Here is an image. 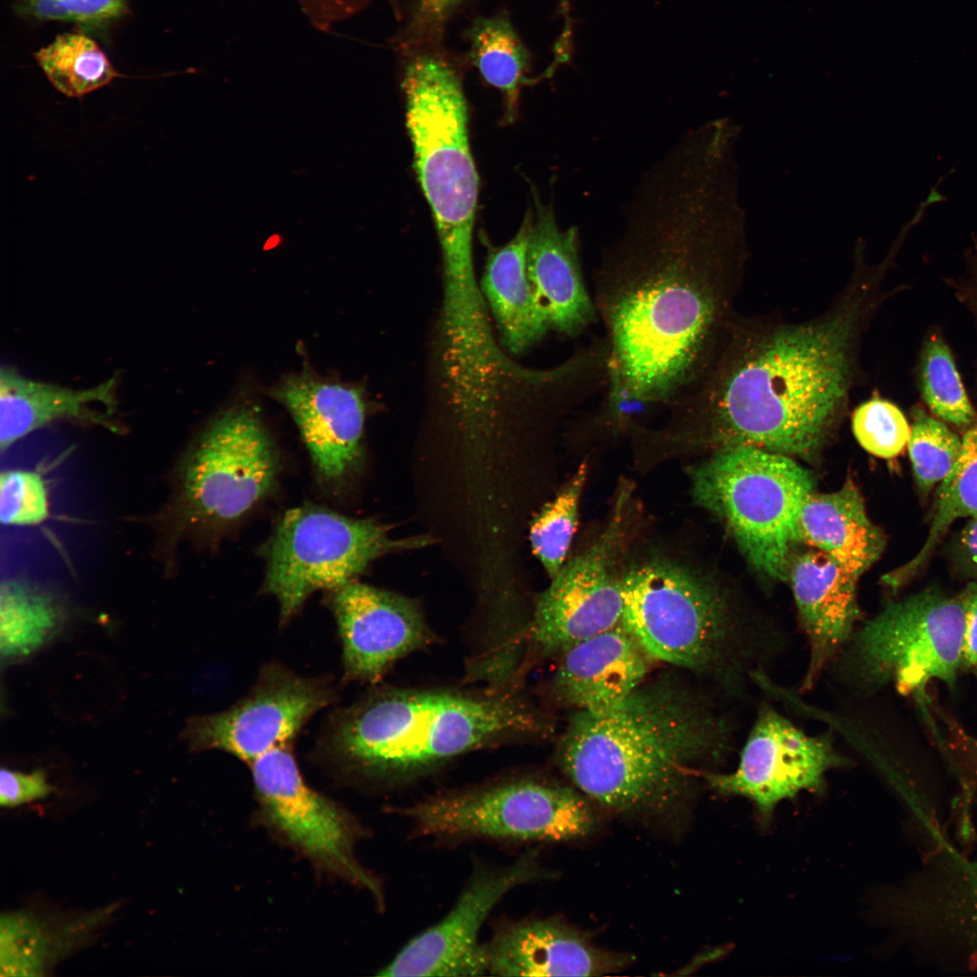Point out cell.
I'll list each match as a JSON object with an SVG mask.
<instances>
[{
	"label": "cell",
	"mask_w": 977,
	"mask_h": 977,
	"mask_svg": "<svg viewBox=\"0 0 977 977\" xmlns=\"http://www.w3.org/2000/svg\"><path fill=\"white\" fill-rule=\"evenodd\" d=\"M963 629L961 599L934 591L911 595L854 631L839 653L840 673L862 691L891 683L909 695L933 678L951 685L961 667Z\"/></svg>",
	"instance_id": "cell-8"
},
{
	"label": "cell",
	"mask_w": 977,
	"mask_h": 977,
	"mask_svg": "<svg viewBox=\"0 0 977 977\" xmlns=\"http://www.w3.org/2000/svg\"><path fill=\"white\" fill-rule=\"evenodd\" d=\"M621 625L651 659L739 682L751 678L756 646L734 621L715 586L667 560L622 575Z\"/></svg>",
	"instance_id": "cell-5"
},
{
	"label": "cell",
	"mask_w": 977,
	"mask_h": 977,
	"mask_svg": "<svg viewBox=\"0 0 977 977\" xmlns=\"http://www.w3.org/2000/svg\"><path fill=\"white\" fill-rule=\"evenodd\" d=\"M484 947L487 974L494 976H600L628 963L550 918L502 921Z\"/></svg>",
	"instance_id": "cell-19"
},
{
	"label": "cell",
	"mask_w": 977,
	"mask_h": 977,
	"mask_svg": "<svg viewBox=\"0 0 977 977\" xmlns=\"http://www.w3.org/2000/svg\"><path fill=\"white\" fill-rule=\"evenodd\" d=\"M325 1V0H324Z\"/></svg>",
	"instance_id": "cell-42"
},
{
	"label": "cell",
	"mask_w": 977,
	"mask_h": 977,
	"mask_svg": "<svg viewBox=\"0 0 977 977\" xmlns=\"http://www.w3.org/2000/svg\"><path fill=\"white\" fill-rule=\"evenodd\" d=\"M426 538L395 539L380 524L318 507L288 510L266 548L267 592L288 622L318 590L332 591L361 574L376 558L419 548Z\"/></svg>",
	"instance_id": "cell-10"
},
{
	"label": "cell",
	"mask_w": 977,
	"mask_h": 977,
	"mask_svg": "<svg viewBox=\"0 0 977 977\" xmlns=\"http://www.w3.org/2000/svg\"><path fill=\"white\" fill-rule=\"evenodd\" d=\"M49 515L42 477L33 471L7 470L0 477V520L6 526H32Z\"/></svg>",
	"instance_id": "cell-34"
},
{
	"label": "cell",
	"mask_w": 977,
	"mask_h": 977,
	"mask_svg": "<svg viewBox=\"0 0 977 977\" xmlns=\"http://www.w3.org/2000/svg\"><path fill=\"white\" fill-rule=\"evenodd\" d=\"M941 482L924 545L908 563L884 577V582L892 588L905 583L924 566L953 521L960 517H977V425L964 434L960 457Z\"/></svg>",
	"instance_id": "cell-28"
},
{
	"label": "cell",
	"mask_w": 977,
	"mask_h": 977,
	"mask_svg": "<svg viewBox=\"0 0 977 977\" xmlns=\"http://www.w3.org/2000/svg\"><path fill=\"white\" fill-rule=\"evenodd\" d=\"M726 719L680 681L641 684L617 706L576 711L559 745L564 774L583 794L628 814L666 815L697 768L729 745Z\"/></svg>",
	"instance_id": "cell-3"
},
{
	"label": "cell",
	"mask_w": 977,
	"mask_h": 977,
	"mask_svg": "<svg viewBox=\"0 0 977 977\" xmlns=\"http://www.w3.org/2000/svg\"><path fill=\"white\" fill-rule=\"evenodd\" d=\"M62 620L58 602L47 593L19 580H6L0 590L2 658L15 660L38 650Z\"/></svg>",
	"instance_id": "cell-26"
},
{
	"label": "cell",
	"mask_w": 977,
	"mask_h": 977,
	"mask_svg": "<svg viewBox=\"0 0 977 977\" xmlns=\"http://www.w3.org/2000/svg\"><path fill=\"white\" fill-rule=\"evenodd\" d=\"M716 174L682 136L639 181L592 275L607 382L662 410L705 377L736 317L740 274L718 232Z\"/></svg>",
	"instance_id": "cell-1"
},
{
	"label": "cell",
	"mask_w": 977,
	"mask_h": 977,
	"mask_svg": "<svg viewBox=\"0 0 977 977\" xmlns=\"http://www.w3.org/2000/svg\"><path fill=\"white\" fill-rule=\"evenodd\" d=\"M335 695L325 678L269 664L246 697L224 711L189 719L182 737L192 751L221 750L249 764L273 748L291 745Z\"/></svg>",
	"instance_id": "cell-15"
},
{
	"label": "cell",
	"mask_w": 977,
	"mask_h": 977,
	"mask_svg": "<svg viewBox=\"0 0 977 977\" xmlns=\"http://www.w3.org/2000/svg\"><path fill=\"white\" fill-rule=\"evenodd\" d=\"M532 223L529 210L515 237L488 254L482 280L503 342L514 353L533 346L550 329L527 275Z\"/></svg>",
	"instance_id": "cell-25"
},
{
	"label": "cell",
	"mask_w": 977,
	"mask_h": 977,
	"mask_svg": "<svg viewBox=\"0 0 977 977\" xmlns=\"http://www.w3.org/2000/svg\"><path fill=\"white\" fill-rule=\"evenodd\" d=\"M801 542L859 577L881 555L885 536L868 518L858 488L847 481L830 493H811L800 516Z\"/></svg>",
	"instance_id": "cell-24"
},
{
	"label": "cell",
	"mask_w": 977,
	"mask_h": 977,
	"mask_svg": "<svg viewBox=\"0 0 977 977\" xmlns=\"http://www.w3.org/2000/svg\"><path fill=\"white\" fill-rule=\"evenodd\" d=\"M907 447L915 479L923 492H928L954 467L962 441L944 422L917 412Z\"/></svg>",
	"instance_id": "cell-32"
},
{
	"label": "cell",
	"mask_w": 977,
	"mask_h": 977,
	"mask_svg": "<svg viewBox=\"0 0 977 977\" xmlns=\"http://www.w3.org/2000/svg\"><path fill=\"white\" fill-rule=\"evenodd\" d=\"M539 717L507 691L370 694L334 713L320 745L337 771L384 779L426 769L498 738L535 733Z\"/></svg>",
	"instance_id": "cell-4"
},
{
	"label": "cell",
	"mask_w": 977,
	"mask_h": 977,
	"mask_svg": "<svg viewBox=\"0 0 977 977\" xmlns=\"http://www.w3.org/2000/svg\"><path fill=\"white\" fill-rule=\"evenodd\" d=\"M626 497L601 536L564 563L536 601L526 637L540 651L559 654L616 627L622 616V575L617 557L623 536Z\"/></svg>",
	"instance_id": "cell-13"
},
{
	"label": "cell",
	"mask_w": 977,
	"mask_h": 977,
	"mask_svg": "<svg viewBox=\"0 0 977 977\" xmlns=\"http://www.w3.org/2000/svg\"><path fill=\"white\" fill-rule=\"evenodd\" d=\"M535 205L527 275L549 328L574 339L599 320L593 294L583 280L579 232L574 226L561 229L553 207L536 196Z\"/></svg>",
	"instance_id": "cell-21"
},
{
	"label": "cell",
	"mask_w": 977,
	"mask_h": 977,
	"mask_svg": "<svg viewBox=\"0 0 977 977\" xmlns=\"http://www.w3.org/2000/svg\"><path fill=\"white\" fill-rule=\"evenodd\" d=\"M545 877L534 850L505 864H477L450 911L410 940L377 975L487 974L484 942L479 939L485 922L508 893Z\"/></svg>",
	"instance_id": "cell-14"
},
{
	"label": "cell",
	"mask_w": 977,
	"mask_h": 977,
	"mask_svg": "<svg viewBox=\"0 0 977 977\" xmlns=\"http://www.w3.org/2000/svg\"><path fill=\"white\" fill-rule=\"evenodd\" d=\"M272 393L295 422L320 478L341 482L361 451L365 418L361 391L302 373L289 376Z\"/></svg>",
	"instance_id": "cell-18"
},
{
	"label": "cell",
	"mask_w": 977,
	"mask_h": 977,
	"mask_svg": "<svg viewBox=\"0 0 977 977\" xmlns=\"http://www.w3.org/2000/svg\"><path fill=\"white\" fill-rule=\"evenodd\" d=\"M959 550L963 563L970 571L977 574V517H971L964 526L960 541Z\"/></svg>",
	"instance_id": "cell-39"
},
{
	"label": "cell",
	"mask_w": 977,
	"mask_h": 977,
	"mask_svg": "<svg viewBox=\"0 0 977 977\" xmlns=\"http://www.w3.org/2000/svg\"><path fill=\"white\" fill-rule=\"evenodd\" d=\"M402 87L414 168L434 217L448 275L469 279L479 182L461 82L443 58L422 53L408 63Z\"/></svg>",
	"instance_id": "cell-6"
},
{
	"label": "cell",
	"mask_w": 977,
	"mask_h": 977,
	"mask_svg": "<svg viewBox=\"0 0 977 977\" xmlns=\"http://www.w3.org/2000/svg\"><path fill=\"white\" fill-rule=\"evenodd\" d=\"M872 297L869 281L859 276L808 321L736 316L705 377L667 410L659 430L664 441L785 455L818 449L847 406Z\"/></svg>",
	"instance_id": "cell-2"
},
{
	"label": "cell",
	"mask_w": 977,
	"mask_h": 977,
	"mask_svg": "<svg viewBox=\"0 0 977 977\" xmlns=\"http://www.w3.org/2000/svg\"><path fill=\"white\" fill-rule=\"evenodd\" d=\"M39 18L100 24L120 16L128 0H24Z\"/></svg>",
	"instance_id": "cell-35"
},
{
	"label": "cell",
	"mask_w": 977,
	"mask_h": 977,
	"mask_svg": "<svg viewBox=\"0 0 977 977\" xmlns=\"http://www.w3.org/2000/svg\"><path fill=\"white\" fill-rule=\"evenodd\" d=\"M35 59L53 87L71 98L100 89L118 76L103 51L82 33L58 35Z\"/></svg>",
	"instance_id": "cell-29"
},
{
	"label": "cell",
	"mask_w": 977,
	"mask_h": 977,
	"mask_svg": "<svg viewBox=\"0 0 977 977\" xmlns=\"http://www.w3.org/2000/svg\"><path fill=\"white\" fill-rule=\"evenodd\" d=\"M970 296L972 308L977 313V254L974 256V280L971 286Z\"/></svg>",
	"instance_id": "cell-40"
},
{
	"label": "cell",
	"mask_w": 977,
	"mask_h": 977,
	"mask_svg": "<svg viewBox=\"0 0 977 977\" xmlns=\"http://www.w3.org/2000/svg\"><path fill=\"white\" fill-rule=\"evenodd\" d=\"M696 502L724 523L760 573L787 577L801 542L800 516L814 491L811 472L789 455L735 445L715 450L690 470Z\"/></svg>",
	"instance_id": "cell-7"
},
{
	"label": "cell",
	"mask_w": 977,
	"mask_h": 977,
	"mask_svg": "<svg viewBox=\"0 0 977 977\" xmlns=\"http://www.w3.org/2000/svg\"><path fill=\"white\" fill-rule=\"evenodd\" d=\"M558 655L555 694L565 706L592 713L617 706L643 684L651 659L621 623Z\"/></svg>",
	"instance_id": "cell-22"
},
{
	"label": "cell",
	"mask_w": 977,
	"mask_h": 977,
	"mask_svg": "<svg viewBox=\"0 0 977 977\" xmlns=\"http://www.w3.org/2000/svg\"><path fill=\"white\" fill-rule=\"evenodd\" d=\"M279 470L276 446L257 408L233 405L210 422L183 463L185 514L194 523L235 520L273 488Z\"/></svg>",
	"instance_id": "cell-12"
},
{
	"label": "cell",
	"mask_w": 977,
	"mask_h": 977,
	"mask_svg": "<svg viewBox=\"0 0 977 977\" xmlns=\"http://www.w3.org/2000/svg\"><path fill=\"white\" fill-rule=\"evenodd\" d=\"M119 377L88 388H71L25 377L10 367L0 371V451L58 422L100 426L118 432Z\"/></svg>",
	"instance_id": "cell-23"
},
{
	"label": "cell",
	"mask_w": 977,
	"mask_h": 977,
	"mask_svg": "<svg viewBox=\"0 0 977 977\" xmlns=\"http://www.w3.org/2000/svg\"><path fill=\"white\" fill-rule=\"evenodd\" d=\"M851 427L857 441L864 450L885 459L900 454L907 445L911 432L901 410L878 396L870 398L855 409Z\"/></svg>",
	"instance_id": "cell-33"
},
{
	"label": "cell",
	"mask_w": 977,
	"mask_h": 977,
	"mask_svg": "<svg viewBox=\"0 0 977 977\" xmlns=\"http://www.w3.org/2000/svg\"><path fill=\"white\" fill-rule=\"evenodd\" d=\"M470 57L483 79L503 94L507 123L517 115L523 86L535 82L527 77L526 49L505 17L479 19L470 32Z\"/></svg>",
	"instance_id": "cell-27"
},
{
	"label": "cell",
	"mask_w": 977,
	"mask_h": 977,
	"mask_svg": "<svg viewBox=\"0 0 977 977\" xmlns=\"http://www.w3.org/2000/svg\"><path fill=\"white\" fill-rule=\"evenodd\" d=\"M964 614L961 667L977 664V583H972L961 598Z\"/></svg>",
	"instance_id": "cell-37"
},
{
	"label": "cell",
	"mask_w": 977,
	"mask_h": 977,
	"mask_svg": "<svg viewBox=\"0 0 977 977\" xmlns=\"http://www.w3.org/2000/svg\"><path fill=\"white\" fill-rule=\"evenodd\" d=\"M393 812L419 836L448 840L565 841L595 825L591 805L577 791L529 778L428 797Z\"/></svg>",
	"instance_id": "cell-9"
},
{
	"label": "cell",
	"mask_w": 977,
	"mask_h": 977,
	"mask_svg": "<svg viewBox=\"0 0 977 977\" xmlns=\"http://www.w3.org/2000/svg\"><path fill=\"white\" fill-rule=\"evenodd\" d=\"M460 0H417V20L421 25L439 23Z\"/></svg>",
	"instance_id": "cell-38"
},
{
	"label": "cell",
	"mask_w": 977,
	"mask_h": 977,
	"mask_svg": "<svg viewBox=\"0 0 977 977\" xmlns=\"http://www.w3.org/2000/svg\"><path fill=\"white\" fill-rule=\"evenodd\" d=\"M787 575L809 643L802 688L810 690L855 631L858 576L818 549L794 557Z\"/></svg>",
	"instance_id": "cell-20"
},
{
	"label": "cell",
	"mask_w": 977,
	"mask_h": 977,
	"mask_svg": "<svg viewBox=\"0 0 977 977\" xmlns=\"http://www.w3.org/2000/svg\"><path fill=\"white\" fill-rule=\"evenodd\" d=\"M920 389L925 403L940 419L957 426L972 422L974 411L950 349L937 335L927 338L922 351Z\"/></svg>",
	"instance_id": "cell-31"
},
{
	"label": "cell",
	"mask_w": 977,
	"mask_h": 977,
	"mask_svg": "<svg viewBox=\"0 0 977 977\" xmlns=\"http://www.w3.org/2000/svg\"><path fill=\"white\" fill-rule=\"evenodd\" d=\"M249 766L261 824L314 868L366 890L383 907L381 881L356 854L364 827L340 804L308 785L290 745L273 748Z\"/></svg>",
	"instance_id": "cell-11"
},
{
	"label": "cell",
	"mask_w": 977,
	"mask_h": 977,
	"mask_svg": "<svg viewBox=\"0 0 977 977\" xmlns=\"http://www.w3.org/2000/svg\"><path fill=\"white\" fill-rule=\"evenodd\" d=\"M559 6H560V13H561V14L563 16L564 23H565V24L570 23L572 20H571V16H570L569 0H559Z\"/></svg>",
	"instance_id": "cell-41"
},
{
	"label": "cell",
	"mask_w": 977,
	"mask_h": 977,
	"mask_svg": "<svg viewBox=\"0 0 977 977\" xmlns=\"http://www.w3.org/2000/svg\"><path fill=\"white\" fill-rule=\"evenodd\" d=\"M847 763L829 734L808 735L778 710L764 705L736 768L728 773L703 774L712 789L750 800L762 819L768 820L781 802L802 791L822 789L826 774Z\"/></svg>",
	"instance_id": "cell-16"
},
{
	"label": "cell",
	"mask_w": 977,
	"mask_h": 977,
	"mask_svg": "<svg viewBox=\"0 0 977 977\" xmlns=\"http://www.w3.org/2000/svg\"><path fill=\"white\" fill-rule=\"evenodd\" d=\"M588 468L582 463L562 491L536 516L530 525L532 550L550 579L565 562L578 522V507Z\"/></svg>",
	"instance_id": "cell-30"
},
{
	"label": "cell",
	"mask_w": 977,
	"mask_h": 977,
	"mask_svg": "<svg viewBox=\"0 0 977 977\" xmlns=\"http://www.w3.org/2000/svg\"><path fill=\"white\" fill-rule=\"evenodd\" d=\"M52 792L42 770L24 773L2 768L0 772V804L14 807L47 796Z\"/></svg>",
	"instance_id": "cell-36"
},
{
	"label": "cell",
	"mask_w": 977,
	"mask_h": 977,
	"mask_svg": "<svg viewBox=\"0 0 977 977\" xmlns=\"http://www.w3.org/2000/svg\"><path fill=\"white\" fill-rule=\"evenodd\" d=\"M330 592L348 679L376 683L399 659L429 642L427 624L412 600L356 581Z\"/></svg>",
	"instance_id": "cell-17"
}]
</instances>
